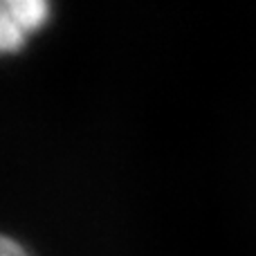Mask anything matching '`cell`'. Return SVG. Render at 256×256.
Here are the masks:
<instances>
[{
  "label": "cell",
  "mask_w": 256,
  "mask_h": 256,
  "mask_svg": "<svg viewBox=\"0 0 256 256\" xmlns=\"http://www.w3.org/2000/svg\"><path fill=\"white\" fill-rule=\"evenodd\" d=\"M48 14L43 0H0V54L16 52L27 36L45 25Z\"/></svg>",
  "instance_id": "cell-1"
},
{
  "label": "cell",
  "mask_w": 256,
  "mask_h": 256,
  "mask_svg": "<svg viewBox=\"0 0 256 256\" xmlns=\"http://www.w3.org/2000/svg\"><path fill=\"white\" fill-rule=\"evenodd\" d=\"M0 256H30V254L25 252V248L20 243L0 234Z\"/></svg>",
  "instance_id": "cell-2"
}]
</instances>
